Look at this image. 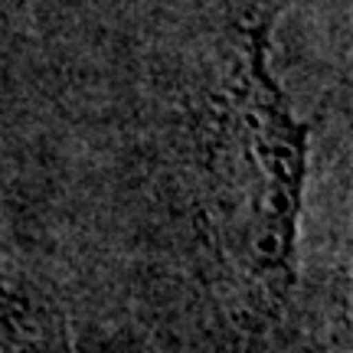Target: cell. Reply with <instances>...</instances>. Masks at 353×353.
I'll use <instances>...</instances> for the list:
<instances>
[{
	"instance_id": "6da1fadb",
	"label": "cell",
	"mask_w": 353,
	"mask_h": 353,
	"mask_svg": "<svg viewBox=\"0 0 353 353\" xmlns=\"http://www.w3.org/2000/svg\"><path fill=\"white\" fill-rule=\"evenodd\" d=\"M278 7L229 30L203 134V196L219 259L245 288L281 307L298 281L311 125L291 112L272 65Z\"/></svg>"
},
{
	"instance_id": "7a4b0ae2",
	"label": "cell",
	"mask_w": 353,
	"mask_h": 353,
	"mask_svg": "<svg viewBox=\"0 0 353 353\" xmlns=\"http://www.w3.org/2000/svg\"><path fill=\"white\" fill-rule=\"evenodd\" d=\"M0 353H65L50 311L0 288Z\"/></svg>"
}]
</instances>
